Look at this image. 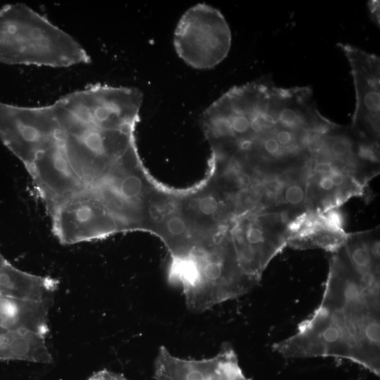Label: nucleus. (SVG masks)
Wrapping results in <instances>:
<instances>
[{"instance_id":"f8f14e48","label":"nucleus","mask_w":380,"mask_h":380,"mask_svg":"<svg viewBox=\"0 0 380 380\" xmlns=\"http://www.w3.org/2000/svg\"><path fill=\"white\" fill-rule=\"evenodd\" d=\"M367 6L372 21L379 25V1H368Z\"/></svg>"},{"instance_id":"ddd939ff","label":"nucleus","mask_w":380,"mask_h":380,"mask_svg":"<svg viewBox=\"0 0 380 380\" xmlns=\"http://www.w3.org/2000/svg\"><path fill=\"white\" fill-rule=\"evenodd\" d=\"M148 213L153 220L156 222H160L164 218V213L158 205H151Z\"/></svg>"},{"instance_id":"6e6552de","label":"nucleus","mask_w":380,"mask_h":380,"mask_svg":"<svg viewBox=\"0 0 380 380\" xmlns=\"http://www.w3.org/2000/svg\"><path fill=\"white\" fill-rule=\"evenodd\" d=\"M46 336L18 329L0 331V360L51 363L53 360L46 345Z\"/></svg>"},{"instance_id":"f257e3e1","label":"nucleus","mask_w":380,"mask_h":380,"mask_svg":"<svg viewBox=\"0 0 380 380\" xmlns=\"http://www.w3.org/2000/svg\"><path fill=\"white\" fill-rule=\"evenodd\" d=\"M142 101L137 88L97 83L46 106L0 101V141L30 176L61 243L103 238L132 211L120 187L136 174Z\"/></svg>"},{"instance_id":"f03ea898","label":"nucleus","mask_w":380,"mask_h":380,"mask_svg":"<svg viewBox=\"0 0 380 380\" xmlns=\"http://www.w3.org/2000/svg\"><path fill=\"white\" fill-rule=\"evenodd\" d=\"M379 277L357 268L344 244L331 252L319 305L272 349L289 358H343L379 376Z\"/></svg>"},{"instance_id":"9b49d317","label":"nucleus","mask_w":380,"mask_h":380,"mask_svg":"<svg viewBox=\"0 0 380 380\" xmlns=\"http://www.w3.org/2000/svg\"><path fill=\"white\" fill-rule=\"evenodd\" d=\"M88 380H129L121 374L103 369L92 374Z\"/></svg>"},{"instance_id":"39448f33","label":"nucleus","mask_w":380,"mask_h":380,"mask_svg":"<svg viewBox=\"0 0 380 380\" xmlns=\"http://www.w3.org/2000/svg\"><path fill=\"white\" fill-rule=\"evenodd\" d=\"M232 34L229 25L217 8L198 4L180 18L173 44L178 56L198 70L210 69L228 55Z\"/></svg>"},{"instance_id":"20e7f679","label":"nucleus","mask_w":380,"mask_h":380,"mask_svg":"<svg viewBox=\"0 0 380 380\" xmlns=\"http://www.w3.org/2000/svg\"><path fill=\"white\" fill-rule=\"evenodd\" d=\"M169 279L181 286L187 307L199 312L240 297L258 284L241 268L233 244L220 243L208 252L177 258Z\"/></svg>"},{"instance_id":"423d86ee","label":"nucleus","mask_w":380,"mask_h":380,"mask_svg":"<svg viewBox=\"0 0 380 380\" xmlns=\"http://www.w3.org/2000/svg\"><path fill=\"white\" fill-rule=\"evenodd\" d=\"M337 45L349 63L355 91L349 129L358 141L379 148L380 59L350 44Z\"/></svg>"},{"instance_id":"7ed1b4c3","label":"nucleus","mask_w":380,"mask_h":380,"mask_svg":"<svg viewBox=\"0 0 380 380\" xmlns=\"http://www.w3.org/2000/svg\"><path fill=\"white\" fill-rule=\"evenodd\" d=\"M90 61L71 35L26 4L0 8V63L66 68Z\"/></svg>"},{"instance_id":"0eeeda50","label":"nucleus","mask_w":380,"mask_h":380,"mask_svg":"<svg viewBox=\"0 0 380 380\" xmlns=\"http://www.w3.org/2000/svg\"><path fill=\"white\" fill-rule=\"evenodd\" d=\"M235 232L233 246L244 272L257 284L270 261L287 246L289 236L286 213L264 212Z\"/></svg>"},{"instance_id":"1a4fd4ad","label":"nucleus","mask_w":380,"mask_h":380,"mask_svg":"<svg viewBox=\"0 0 380 380\" xmlns=\"http://www.w3.org/2000/svg\"><path fill=\"white\" fill-rule=\"evenodd\" d=\"M198 207L203 214L211 215L217 211L219 204L213 196L208 195L199 200Z\"/></svg>"},{"instance_id":"9d476101","label":"nucleus","mask_w":380,"mask_h":380,"mask_svg":"<svg viewBox=\"0 0 380 380\" xmlns=\"http://www.w3.org/2000/svg\"><path fill=\"white\" fill-rule=\"evenodd\" d=\"M166 227L169 233L174 236L182 235L186 229L184 220L177 215H174L167 220Z\"/></svg>"}]
</instances>
